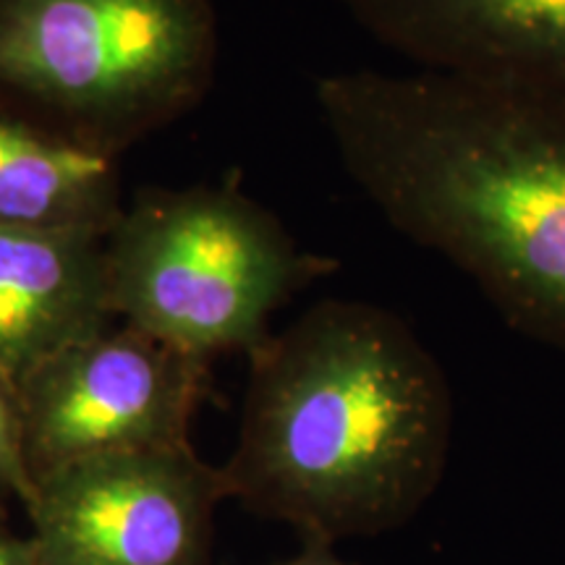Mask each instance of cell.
I'll list each match as a JSON object with an SVG mask.
<instances>
[{"instance_id":"obj_3","label":"cell","mask_w":565,"mask_h":565,"mask_svg":"<svg viewBox=\"0 0 565 565\" xmlns=\"http://www.w3.org/2000/svg\"><path fill=\"white\" fill-rule=\"evenodd\" d=\"M212 0H0V103L121 158L215 82Z\"/></svg>"},{"instance_id":"obj_6","label":"cell","mask_w":565,"mask_h":565,"mask_svg":"<svg viewBox=\"0 0 565 565\" xmlns=\"http://www.w3.org/2000/svg\"><path fill=\"white\" fill-rule=\"evenodd\" d=\"M210 362L131 324L71 343L19 383L34 479L82 458L186 445Z\"/></svg>"},{"instance_id":"obj_8","label":"cell","mask_w":565,"mask_h":565,"mask_svg":"<svg viewBox=\"0 0 565 565\" xmlns=\"http://www.w3.org/2000/svg\"><path fill=\"white\" fill-rule=\"evenodd\" d=\"M116 324L105 236L0 228V370L34 366Z\"/></svg>"},{"instance_id":"obj_2","label":"cell","mask_w":565,"mask_h":565,"mask_svg":"<svg viewBox=\"0 0 565 565\" xmlns=\"http://www.w3.org/2000/svg\"><path fill=\"white\" fill-rule=\"evenodd\" d=\"M454 393L412 324L322 299L249 353L231 500L335 545L404 526L443 482Z\"/></svg>"},{"instance_id":"obj_5","label":"cell","mask_w":565,"mask_h":565,"mask_svg":"<svg viewBox=\"0 0 565 565\" xmlns=\"http://www.w3.org/2000/svg\"><path fill=\"white\" fill-rule=\"evenodd\" d=\"M221 466L194 445L82 458L34 479L38 565H212Z\"/></svg>"},{"instance_id":"obj_4","label":"cell","mask_w":565,"mask_h":565,"mask_svg":"<svg viewBox=\"0 0 565 565\" xmlns=\"http://www.w3.org/2000/svg\"><path fill=\"white\" fill-rule=\"evenodd\" d=\"M335 270L236 181L147 189L105 236L116 320L204 362L249 356L282 303Z\"/></svg>"},{"instance_id":"obj_12","label":"cell","mask_w":565,"mask_h":565,"mask_svg":"<svg viewBox=\"0 0 565 565\" xmlns=\"http://www.w3.org/2000/svg\"><path fill=\"white\" fill-rule=\"evenodd\" d=\"M0 565H38L32 536H21L0 524Z\"/></svg>"},{"instance_id":"obj_7","label":"cell","mask_w":565,"mask_h":565,"mask_svg":"<svg viewBox=\"0 0 565 565\" xmlns=\"http://www.w3.org/2000/svg\"><path fill=\"white\" fill-rule=\"evenodd\" d=\"M416 71L565 100V0H338Z\"/></svg>"},{"instance_id":"obj_1","label":"cell","mask_w":565,"mask_h":565,"mask_svg":"<svg viewBox=\"0 0 565 565\" xmlns=\"http://www.w3.org/2000/svg\"><path fill=\"white\" fill-rule=\"evenodd\" d=\"M341 166L393 231L565 351V100L414 71L315 84Z\"/></svg>"},{"instance_id":"obj_11","label":"cell","mask_w":565,"mask_h":565,"mask_svg":"<svg viewBox=\"0 0 565 565\" xmlns=\"http://www.w3.org/2000/svg\"><path fill=\"white\" fill-rule=\"evenodd\" d=\"M270 565H356L351 561H343L341 555L335 553V545L322 540H301V547L296 550L294 555L280 557Z\"/></svg>"},{"instance_id":"obj_10","label":"cell","mask_w":565,"mask_h":565,"mask_svg":"<svg viewBox=\"0 0 565 565\" xmlns=\"http://www.w3.org/2000/svg\"><path fill=\"white\" fill-rule=\"evenodd\" d=\"M0 494L19 500L21 508L30 505L34 494L19 383L3 370H0Z\"/></svg>"},{"instance_id":"obj_9","label":"cell","mask_w":565,"mask_h":565,"mask_svg":"<svg viewBox=\"0 0 565 565\" xmlns=\"http://www.w3.org/2000/svg\"><path fill=\"white\" fill-rule=\"evenodd\" d=\"M124 210L118 158L0 103V228L108 236Z\"/></svg>"}]
</instances>
